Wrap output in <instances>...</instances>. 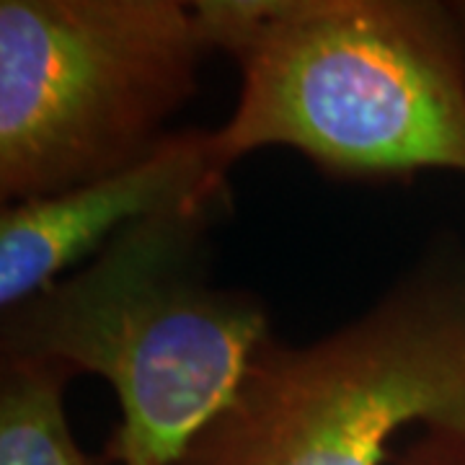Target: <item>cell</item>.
<instances>
[{
  "label": "cell",
  "mask_w": 465,
  "mask_h": 465,
  "mask_svg": "<svg viewBox=\"0 0 465 465\" xmlns=\"http://www.w3.org/2000/svg\"><path fill=\"white\" fill-rule=\"evenodd\" d=\"M241 75L215 133L232 168L290 148L336 182L465 176V3L197 0Z\"/></svg>",
  "instance_id": "1"
},
{
  "label": "cell",
  "mask_w": 465,
  "mask_h": 465,
  "mask_svg": "<svg viewBox=\"0 0 465 465\" xmlns=\"http://www.w3.org/2000/svg\"><path fill=\"white\" fill-rule=\"evenodd\" d=\"M231 194L148 217L34 298L3 311V360L99 375L119 421L106 465H183L272 341L264 300L210 280Z\"/></svg>",
  "instance_id": "2"
},
{
  "label": "cell",
  "mask_w": 465,
  "mask_h": 465,
  "mask_svg": "<svg viewBox=\"0 0 465 465\" xmlns=\"http://www.w3.org/2000/svg\"><path fill=\"white\" fill-rule=\"evenodd\" d=\"M215 54L197 3L0 0V197L65 192L143 161Z\"/></svg>",
  "instance_id": "3"
},
{
  "label": "cell",
  "mask_w": 465,
  "mask_h": 465,
  "mask_svg": "<svg viewBox=\"0 0 465 465\" xmlns=\"http://www.w3.org/2000/svg\"><path fill=\"white\" fill-rule=\"evenodd\" d=\"M409 424L465 430V269L442 259L323 339H272L183 465H382Z\"/></svg>",
  "instance_id": "4"
},
{
  "label": "cell",
  "mask_w": 465,
  "mask_h": 465,
  "mask_svg": "<svg viewBox=\"0 0 465 465\" xmlns=\"http://www.w3.org/2000/svg\"><path fill=\"white\" fill-rule=\"evenodd\" d=\"M228 173L215 133L189 127L173 130L150 155L116 173L3 204L0 308L34 298L148 217L231 194Z\"/></svg>",
  "instance_id": "5"
},
{
  "label": "cell",
  "mask_w": 465,
  "mask_h": 465,
  "mask_svg": "<svg viewBox=\"0 0 465 465\" xmlns=\"http://www.w3.org/2000/svg\"><path fill=\"white\" fill-rule=\"evenodd\" d=\"M73 378L57 362H0V465H106L70 430L65 388Z\"/></svg>",
  "instance_id": "6"
},
{
  "label": "cell",
  "mask_w": 465,
  "mask_h": 465,
  "mask_svg": "<svg viewBox=\"0 0 465 465\" xmlns=\"http://www.w3.org/2000/svg\"><path fill=\"white\" fill-rule=\"evenodd\" d=\"M391 460L396 465H465V430H424Z\"/></svg>",
  "instance_id": "7"
}]
</instances>
